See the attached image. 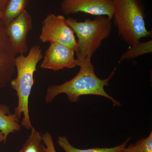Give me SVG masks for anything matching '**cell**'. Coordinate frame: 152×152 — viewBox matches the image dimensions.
<instances>
[{
	"label": "cell",
	"instance_id": "obj_1",
	"mask_svg": "<svg viewBox=\"0 0 152 152\" xmlns=\"http://www.w3.org/2000/svg\"><path fill=\"white\" fill-rule=\"evenodd\" d=\"M79 62L80 71L72 79L62 84L53 85L48 87L45 98L47 103H51L60 94H64L71 102H79L81 96L98 95L110 100L114 106H121V103L108 94L104 89V87L108 86L109 81L115 74L116 68L107 78L101 79L95 74L91 59L84 60Z\"/></svg>",
	"mask_w": 152,
	"mask_h": 152
},
{
	"label": "cell",
	"instance_id": "obj_2",
	"mask_svg": "<svg viewBox=\"0 0 152 152\" xmlns=\"http://www.w3.org/2000/svg\"><path fill=\"white\" fill-rule=\"evenodd\" d=\"M43 57L42 50L38 45L31 47L27 56L19 55L16 58L15 64L17 77L10 83L18 98V105L14 113L19 119L23 115L21 126L28 130L34 127L30 120L29 99L34 83V74Z\"/></svg>",
	"mask_w": 152,
	"mask_h": 152
},
{
	"label": "cell",
	"instance_id": "obj_3",
	"mask_svg": "<svg viewBox=\"0 0 152 152\" xmlns=\"http://www.w3.org/2000/svg\"><path fill=\"white\" fill-rule=\"evenodd\" d=\"M145 6L141 0H113V19L119 36L129 45L151 37L145 26Z\"/></svg>",
	"mask_w": 152,
	"mask_h": 152
},
{
	"label": "cell",
	"instance_id": "obj_4",
	"mask_svg": "<svg viewBox=\"0 0 152 152\" xmlns=\"http://www.w3.org/2000/svg\"><path fill=\"white\" fill-rule=\"evenodd\" d=\"M112 20L104 16H96L84 21H77L72 18L66 19L67 24L78 38V48L75 52L78 61L91 59L104 40L108 37L112 28Z\"/></svg>",
	"mask_w": 152,
	"mask_h": 152
},
{
	"label": "cell",
	"instance_id": "obj_5",
	"mask_svg": "<svg viewBox=\"0 0 152 152\" xmlns=\"http://www.w3.org/2000/svg\"><path fill=\"white\" fill-rule=\"evenodd\" d=\"M39 39L42 42L64 45L73 49L78 48L75 33L61 15L49 14L42 22Z\"/></svg>",
	"mask_w": 152,
	"mask_h": 152
},
{
	"label": "cell",
	"instance_id": "obj_6",
	"mask_svg": "<svg viewBox=\"0 0 152 152\" xmlns=\"http://www.w3.org/2000/svg\"><path fill=\"white\" fill-rule=\"evenodd\" d=\"M61 10L66 15L82 12L113 19V0H63Z\"/></svg>",
	"mask_w": 152,
	"mask_h": 152
},
{
	"label": "cell",
	"instance_id": "obj_7",
	"mask_svg": "<svg viewBox=\"0 0 152 152\" xmlns=\"http://www.w3.org/2000/svg\"><path fill=\"white\" fill-rule=\"evenodd\" d=\"M7 34L17 54L24 55L28 52L27 38L33 27L32 17L25 10L6 26Z\"/></svg>",
	"mask_w": 152,
	"mask_h": 152
},
{
	"label": "cell",
	"instance_id": "obj_8",
	"mask_svg": "<svg viewBox=\"0 0 152 152\" xmlns=\"http://www.w3.org/2000/svg\"><path fill=\"white\" fill-rule=\"evenodd\" d=\"M73 49L64 45L52 43L47 50L40 67L57 71L64 68L72 69L79 65Z\"/></svg>",
	"mask_w": 152,
	"mask_h": 152
},
{
	"label": "cell",
	"instance_id": "obj_9",
	"mask_svg": "<svg viewBox=\"0 0 152 152\" xmlns=\"http://www.w3.org/2000/svg\"><path fill=\"white\" fill-rule=\"evenodd\" d=\"M16 55L5 26L0 19V90L7 86L12 79L16 69Z\"/></svg>",
	"mask_w": 152,
	"mask_h": 152
},
{
	"label": "cell",
	"instance_id": "obj_10",
	"mask_svg": "<svg viewBox=\"0 0 152 152\" xmlns=\"http://www.w3.org/2000/svg\"><path fill=\"white\" fill-rule=\"evenodd\" d=\"M19 119L15 114L11 113L8 106L0 104V132L4 134L6 142L10 134L21 129Z\"/></svg>",
	"mask_w": 152,
	"mask_h": 152
},
{
	"label": "cell",
	"instance_id": "obj_11",
	"mask_svg": "<svg viewBox=\"0 0 152 152\" xmlns=\"http://www.w3.org/2000/svg\"><path fill=\"white\" fill-rule=\"evenodd\" d=\"M129 137L122 144L113 148H94L88 149H80L73 146L65 136H59L57 143L66 152H120L125 148L131 140Z\"/></svg>",
	"mask_w": 152,
	"mask_h": 152
},
{
	"label": "cell",
	"instance_id": "obj_12",
	"mask_svg": "<svg viewBox=\"0 0 152 152\" xmlns=\"http://www.w3.org/2000/svg\"><path fill=\"white\" fill-rule=\"evenodd\" d=\"M29 1V0H9L3 11L1 19L5 26L26 10Z\"/></svg>",
	"mask_w": 152,
	"mask_h": 152
},
{
	"label": "cell",
	"instance_id": "obj_13",
	"mask_svg": "<svg viewBox=\"0 0 152 152\" xmlns=\"http://www.w3.org/2000/svg\"><path fill=\"white\" fill-rule=\"evenodd\" d=\"M152 39L144 42L140 41H137L130 46V48L127 51L121 55L119 62L126 60L135 58L142 55L152 53Z\"/></svg>",
	"mask_w": 152,
	"mask_h": 152
},
{
	"label": "cell",
	"instance_id": "obj_14",
	"mask_svg": "<svg viewBox=\"0 0 152 152\" xmlns=\"http://www.w3.org/2000/svg\"><path fill=\"white\" fill-rule=\"evenodd\" d=\"M31 130L29 137L19 152H45L40 133L34 127Z\"/></svg>",
	"mask_w": 152,
	"mask_h": 152
},
{
	"label": "cell",
	"instance_id": "obj_15",
	"mask_svg": "<svg viewBox=\"0 0 152 152\" xmlns=\"http://www.w3.org/2000/svg\"><path fill=\"white\" fill-rule=\"evenodd\" d=\"M127 148L134 152H152V132L148 137L141 139Z\"/></svg>",
	"mask_w": 152,
	"mask_h": 152
},
{
	"label": "cell",
	"instance_id": "obj_16",
	"mask_svg": "<svg viewBox=\"0 0 152 152\" xmlns=\"http://www.w3.org/2000/svg\"><path fill=\"white\" fill-rule=\"evenodd\" d=\"M42 139L46 146V147H45V152H56L50 133L48 132H46L42 135Z\"/></svg>",
	"mask_w": 152,
	"mask_h": 152
},
{
	"label": "cell",
	"instance_id": "obj_17",
	"mask_svg": "<svg viewBox=\"0 0 152 152\" xmlns=\"http://www.w3.org/2000/svg\"><path fill=\"white\" fill-rule=\"evenodd\" d=\"M8 1L9 0H0V10L3 12Z\"/></svg>",
	"mask_w": 152,
	"mask_h": 152
},
{
	"label": "cell",
	"instance_id": "obj_18",
	"mask_svg": "<svg viewBox=\"0 0 152 152\" xmlns=\"http://www.w3.org/2000/svg\"><path fill=\"white\" fill-rule=\"evenodd\" d=\"M5 142L6 141L3 133H2L1 132H0V142Z\"/></svg>",
	"mask_w": 152,
	"mask_h": 152
},
{
	"label": "cell",
	"instance_id": "obj_19",
	"mask_svg": "<svg viewBox=\"0 0 152 152\" xmlns=\"http://www.w3.org/2000/svg\"><path fill=\"white\" fill-rule=\"evenodd\" d=\"M120 152H134L132 151L129 148H125L124 149H123L122 151H120Z\"/></svg>",
	"mask_w": 152,
	"mask_h": 152
},
{
	"label": "cell",
	"instance_id": "obj_20",
	"mask_svg": "<svg viewBox=\"0 0 152 152\" xmlns=\"http://www.w3.org/2000/svg\"><path fill=\"white\" fill-rule=\"evenodd\" d=\"M3 16V12L0 10V19L2 18Z\"/></svg>",
	"mask_w": 152,
	"mask_h": 152
}]
</instances>
